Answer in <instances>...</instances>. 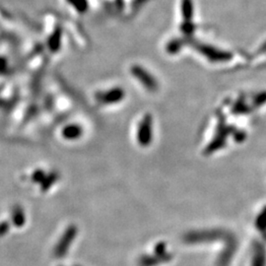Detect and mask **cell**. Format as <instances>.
I'll return each instance as SVG.
<instances>
[{"label": "cell", "mask_w": 266, "mask_h": 266, "mask_svg": "<svg viewBox=\"0 0 266 266\" xmlns=\"http://www.w3.org/2000/svg\"><path fill=\"white\" fill-rule=\"evenodd\" d=\"M137 142L142 147L149 146L153 138V119L150 113H146L138 124L136 133Z\"/></svg>", "instance_id": "1"}, {"label": "cell", "mask_w": 266, "mask_h": 266, "mask_svg": "<svg viewBox=\"0 0 266 266\" xmlns=\"http://www.w3.org/2000/svg\"><path fill=\"white\" fill-rule=\"evenodd\" d=\"M130 74L133 77L142 84L143 87L150 90V91H155L158 88V82L154 78V76L147 71L145 68L139 64H133L130 66Z\"/></svg>", "instance_id": "2"}, {"label": "cell", "mask_w": 266, "mask_h": 266, "mask_svg": "<svg viewBox=\"0 0 266 266\" xmlns=\"http://www.w3.org/2000/svg\"><path fill=\"white\" fill-rule=\"evenodd\" d=\"M125 98V91L121 87H114V88L97 92L95 95V99L98 103L102 105H114L122 102Z\"/></svg>", "instance_id": "3"}, {"label": "cell", "mask_w": 266, "mask_h": 266, "mask_svg": "<svg viewBox=\"0 0 266 266\" xmlns=\"http://www.w3.org/2000/svg\"><path fill=\"white\" fill-rule=\"evenodd\" d=\"M76 233H77V229L75 226H70L65 233L63 234L62 238L60 239V241L58 242V244H56L55 248H54V254L57 257L63 256L66 253L68 247L70 246V244H72L73 240L76 237Z\"/></svg>", "instance_id": "4"}, {"label": "cell", "mask_w": 266, "mask_h": 266, "mask_svg": "<svg viewBox=\"0 0 266 266\" xmlns=\"http://www.w3.org/2000/svg\"><path fill=\"white\" fill-rule=\"evenodd\" d=\"M61 134L67 140H76L83 135V127L78 124H69L62 129Z\"/></svg>", "instance_id": "5"}, {"label": "cell", "mask_w": 266, "mask_h": 266, "mask_svg": "<svg viewBox=\"0 0 266 266\" xmlns=\"http://www.w3.org/2000/svg\"><path fill=\"white\" fill-rule=\"evenodd\" d=\"M62 40V30L56 28L48 39V47L51 52H56L59 50Z\"/></svg>", "instance_id": "6"}, {"label": "cell", "mask_w": 266, "mask_h": 266, "mask_svg": "<svg viewBox=\"0 0 266 266\" xmlns=\"http://www.w3.org/2000/svg\"><path fill=\"white\" fill-rule=\"evenodd\" d=\"M78 13L84 14L89 10V0H65Z\"/></svg>", "instance_id": "7"}, {"label": "cell", "mask_w": 266, "mask_h": 266, "mask_svg": "<svg viewBox=\"0 0 266 266\" xmlns=\"http://www.w3.org/2000/svg\"><path fill=\"white\" fill-rule=\"evenodd\" d=\"M58 178H59V175L56 172H52V173H49L48 175H46L44 180H43V182L41 183L42 184V190L43 191L48 190L50 188V186H52L57 181Z\"/></svg>", "instance_id": "8"}, {"label": "cell", "mask_w": 266, "mask_h": 266, "mask_svg": "<svg viewBox=\"0 0 266 266\" xmlns=\"http://www.w3.org/2000/svg\"><path fill=\"white\" fill-rule=\"evenodd\" d=\"M13 220H14L15 225L18 227H20L21 225H24V223H25V214L23 212V209H21L19 206L14 208Z\"/></svg>", "instance_id": "9"}, {"label": "cell", "mask_w": 266, "mask_h": 266, "mask_svg": "<svg viewBox=\"0 0 266 266\" xmlns=\"http://www.w3.org/2000/svg\"><path fill=\"white\" fill-rule=\"evenodd\" d=\"M45 176H46V174L44 173L43 170H37L32 175V180L34 182H40V183H42Z\"/></svg>", "instance_id": "10"}]
</instances>
